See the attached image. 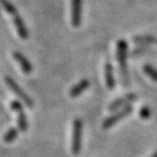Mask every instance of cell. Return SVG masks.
Instances as JSON below:
<instances>
[{"instance_id": "8", "label": "cell", "mask_w": 157, "mask_h": 157, "mask_svg": "<svg viewBox=\"0 0 157 157\" xmlns=\"http://www.w3.org/2000/svg\"><path fill=\"white\" fill-rule=\"evenodd\" d=\"M13 57L18 63L22 71H23L25 74H30L32 72L33 66H32L31 63L29 61V59L26 57L25 55H23L19 51H13Z\"/></svg>"}, {"instance_id": "10", "label": "cell", "mask_w": 157, "mask_h": 157, "mask_svg": "<svg viewBox=\"0 0 157 157\" xmlns=\"http://www.w3.org/2000/svg\"><path fill=\"white\" fill-rule=\"evenodd\" d=\"M104 75L107 88L110 90H113L116 87V78L114 76V66L109 62L104 65Z\"/></svg>"}, {"instance_id": "18", "label": "cell", "mask_w": 157, "mask_h": 157, "mask_svg": "<svg viewBox=\"0 0 157 157\" xmlns=\"http://www.w3.org/2000/svg\"><path fill=\"white\" fill-rule=\"evenodd\" d=\"M151 157H157V151H155V152H154Z\"/></svg>"}, {"instance_id": "11", "label": "cell", "mask_w": 157, "mask_h": 157, "mask_svg": "<svg viewBox=\"0 0 157 157\" xmlns=\"http://www.w3.org/2000/svg\"><path fill=\"white\" fill-rule=\"evenodd\" d=\"M90 86V82L87 78H83L81 82H78L76 85H74L69 91V96L71 98H77L82 95L86 89Z\"/></svg>"}, {"instance_id": "16", "label": "cell", "mask_w": 157, "mask_h": 157, "mask_svg": "<svg viewBox=\"0 0 157 157\" xmlns=\"http://www.w3.org/2000/svg\"><path fill=\"white\" fill-rule=\"evenodd\" d=\"M139 116L142 119H149L151 116V111L148 106H142L139 111Z\"/></svg>"}, {"instance_id": "14", "label": "cell", "mask_w": 157, "mask_h": 157, "mask_svg": "<svg viewBox=\"0 0 157 157\" xmlns=\"http://www.w3.org/2000/svg\"><path fill=\"white\" fill-rule=\"evenodd\" d=\"M143 70L152 81L157 82V69L155 68V67H153L151 64H145L143 67Z\"/></svg>"}, {"instance_id": "3", "label": "cell", "mask_w": 157, "mask_h": 157, "mask_svg": "<svg viewBox=\"0 0 157 157\" xmlns=\"http://www.w3.org/2000/svg\"><path fill=\"white\" fill-rule=\"evenodd\" d=\"M82 129L83 123L82 119L75 118L73 121V132H72V152L78 154L82 150Z\"/></svg>"}, {"instance_id": "9", "label": "cell", "mask_w": 157, "mask_h": 157, "mask_svg": "<svg viewBox=\"0 0 157 157\" xmlns=\"http://www.w3.org/2000/svg\"><path fill=\"white\" fill-rule=\"evenodd\" d=\"M13 24L16 28L18 35L20 36V38H22L23 40H27L29 37V29L25 24V22L18 13L14 16H13Z\"/></svg>"}, {"instance_id": "1", "label": "cell", "mask_w": 157, "mask_h": 157, "mask_svg": "<svg viewBox=\"0 0 157 157\" xmlns=\"http://www.w3.org/2000/svg\"><path fill=\"white\" fill-rule=\"evenodd\" d=\"M128 43L125 40H118L117 43V60L119 66V73L123 86L128 88L130 86V76L128 70Z\"/></svg>"}, {"instance_id": "17", "label": "cell", "mask_w": 157, "mask_h": 157, "mask_svg": "<svg viewBox=\"0 0 157 157\" xmlns=\"http://www.w3.org/2000/svg\"><path fill=\"white\" fill-rule=\"evenodd\" d=\"M150 50V48L148 46H140L139 48L133 49L132 51V56H138V55H142L144 53H146L147 51Z\"/></svg>"}, {"instance_id": "5", "label": "cell", "mask_w": 157, "mask_h": 157, "mask_svg": "<svg viewBox=\"0 0 157 157\" xmlns=\"http://www.w3.org/2000/svg\"><path fill=\"white\" fill-rule=\"evenodd\" d=\"M10 108H12L13 111L16 112L18 115L17 123H18V127L20 131L23 132H27L29 129V123H28V119L25 114L23 105H22L21 102L18 101V100H13V101L10 102Z\"/></svg>"}, {"instance_id": "6", "label": "cell", "mask_w": 157, "mask_h": 157, "mask_svg": "<svg viewBox=\"0 0 157 157\" xmlns=\"http://www.w3.org/2000/svg\"><path fill=\"white\" fill-rule=\"evenodd\" d=\"M82 22V0H71V24L78 28Z\"/></svg>"}, {"instance_id": "2", "label": "cell", "mask_w": 157, "mask_h": 157, "mask_svg": "<svg viewBox=\"0 0 157 157\" xmlns=\"http://www.w3.org/2000/svg\"><path fill=\"white\" fill-rule=\"evenodd\" d=\"M4 81L8 87L12 90L21 100L23 101L29 108H33L34 106V102H33L32 98L20 87V85L16 82L14 78H13L10 76H5L4 77Z\"/></svg>"}, {"instance_id": "13", "label": "cell", "mask_w": 157, "mask_h": 157, "mask_svg": "<svg viewBox=\"0 0 157 157\" xmlns=\"http://www.w3.org/2000/svg\"><path fill=\"white\" fill-rule=\"evenodd\" d=\"M0 5L3 7V9L8 13L12 14L13 16H14L18 13L16 7L10 1H9V0H0Z\"/></svg>"}, {"instance_id": "15", "label": "cell", "mask_w": 157, "mask_h": 157, "mask_svg": "<svg viewBox=\"0 0 157 157\" xmlns=\"http://www.w3.org/2000/svg\"><path fill=\"white\" fill-rule=\"evenodd\" d=\"M18 136V130L16 128H10L5 134H4V141L7 142V143H10L13 142V140L16 139Z\"/></svg>"}, {"instance_id": "7", "label": "cell", "mask_w": 157, "mask_h": 157, "mask_svg": "<svg viewBox=\"0 0 157 157\" xmlns=\"http://www.w3.org/2000/svg\"><path fill=\"white\" fill-rule=\"evenodd\" d=\"M136 98H137V96L136 94H132V93L127 94L125 96L118 98L116 100H114V101L109 105L108 110L113 112V111L119 109L120 107H126L128 105H131L132 102L136 101Z\"/></svg>"}, {"instance_id": "12", "label": "cell", "mask_w": 157, "mask_h": 157, "mask_svg": "<svg viewBox=\"0 0 157 157\" xmlns=\"http://www.w3.org/2000/svg\"><path fill=\"white\" fill-rule=\"evenodd\" d=\"M132 42L139 44L141 46H148L150 44H156L157 39L151 35H137L132 38Z\"/></svg>"}, {"instance_id": "4", "label": "cell", "mask_w": 157, "mask_h": 157, "mask_svg": "<svg viewBox=\"0 0 157 157\" xmlns=\"http://www.w3.org/2000/svg\"><path fill=\"white\" fill-rule=\"evenodd\" d=\"M132 112V105H128L126 107H123L120 111L117 112V113L114 114V115L110 116L109 117H107L103 121V123H102V128L105 129V130L110 129L111 127L115 126L119 120H122L123 118H125L126 117L130 116Z\"/></svg>"}]
</instances>
